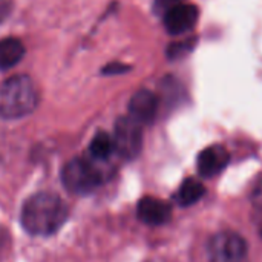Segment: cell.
Masks as SVG:
<instances>
[{
    "instance_id": "12",
    "label": "cell",
    "mask_w": 262,
    "mask_h": 262,
    "mask_svg": "<svg viewBox=\"0 0 262 262\" xmlns=\"http://www.w3.org/2000/svg\"><path fill=\"white\" fill-rule=\"evenodd\" d=\"M204 193H206L204 186L198 180L189 178L181 184V187L177 193V200L181 206H192V204L198 203L204 196Z\"/></svg>"
},
{
    "instance_id": "6",
    "label": "cell",
    "mask_w": 262,
    "mask_h": 262,
    "mask_svg": "<svg viewBox=\"0 0 262 262\" xmlns=\"http://www.w3.org/2000/svg\"><path fill=\"white\" fill-rule=\"evenodd\" d=\"M198 8L189 3H180L164 14V26L173 35H181L193 29L198 21Z\"/></svg>"
},
{
    "instance_id": "9",
    "label": "cell",
    "mask_w": 262,
    "mask_h": 262,
    "mask_svg": "<svg viewBox=\"0 0 262 262\" xmlns=\"http://www.w3.org/2000/svg\"><path fill=\"white\" fill-rule=\"evenodd\" d=\"M137 215L141 223L147 226H163L172 218V207L166 201L154 196H144L140 200Z\"/></svg>"
},
{
    "instance_id": "4",
    "label": "cell",
    "mask_w": 262,
    "mask_h": 262,
    "mask_svg": "<svg viewBox=\"0 0 262 262\" xmlns=\"http://www.w3.org/2000/svg\"><path fill=\"white\" fill-rule=\"evenodd\" d=\"M247 253L246 239L235 232H220L207 246L209 262H246Z\"/></svg>"
},
{
    "instance_id": "14",
    "label": "cell",
    "mask_w": 262,
    "mask_h": 262,
    "mask_svg": "<svg viewBox=\"0 0 262 262\" xmlns=\"http://www.w3.org/2000/svg\"><path fill=\"white\" fill-rule=\"evenodd\" d=\"M250 201L258 212H262V175L253 183L250 192Z\"/></svg>"
},
{
    "instance_id": "15",
    "label": "cell",
    "mask_w": 262,
    "mask_h": 262,
    "mask_svg": "<svg viewBox=\"0 0 262 262\" xmlns=\"http://www.w3.org/2000/svg\"><path fill=\"white\" fill-rule=\"evenodd\" d=\"M181 0H155V11L158 14H166L169 9H172L173 6L180 5Z\"/></svg>"
},
{
    "instance_id": "19",
    "label": "cell",
    "mask_w": 262,
    "mask_h": 262,
    "mask_svg": "<svg viewBox=\"0 0 262 262\" xmlns=\"http://www.w3.org/2000/svg\"><path fill=\"white\" fill-rule=\"evenodd\" d=\"M259 213L262 215V212H259ZM259 229H261V233H262V221H261V226H259Z\"/></svg>"
},
{
    "instance_id": "13",
    "label": "cell",
    "mask_w": 262,
    "mask_h": 262,
    "mask_svg": "<svg viewBox=\"0 0 262 262\" xmlns=\"http://www.w3.org/2000/svg\"><path fill=\"white\" fill-rule=\"evenodd\" d=\"M193 45H195V38H187L183 41L172 43L167 49V55L169 58H181L193 49Z\"/></svg>"
},
{
    "instance_id": "3",
    "label": "cell",
    "mask_w": 262,
    "mask_h": 262,
    "mask_svg": "<svg viewBox=\"0 0 262 262\" xmlns=\"http://www.w3.org/2000/svg\"><path fill=\"white\" fill-rule=\"evenodd\" d=\"M61 181L69 192L84 195L95 190L101 184L103 173L89 160L74 158L63 167Z\"/></svg>"
},
{
    "instance_id": "7",
    "label": "cell",
    "mask_w": 262,
    "mask_h": 262,
    "mask_svg": "<svg viewBox=\"0 0 262 262\" xmlns=\"http://www.w3.org/2000/svg\"><path fill=\"white\" fill-rule=\"evenodd\" d=\"M158 106H160L158 97L147 89H141V91L135 92L134 97L130 98V103H129L130 115L129 117L134 118L141 126L150 124L158 114Z\"/></svg>"
},
{
    "instance_id": "2",
    "label": "cell",
    "mask_w": 262,
    "mask_h": 262,
    "mask_svg": "<svg viewBox=\"0 0 262 262\" xmlns=\"http://www.w3.org/2000/svg\"><path fill=\"white\" fill-rule=\"evenodd\" d=\"M38 91L28 75H14L0 83V117L21 118L35 111Z\"/></svg>"
},
{
    "instance_id": "11",
    "label": "cell",
    "mask_w": 262,
    "mask_h": 262,
    "mask_svg": "<svg viewBox=\"0 0 262 262\" xmlns=\"http://www.w3.org/2000/svg\"><path fill=\"white\" fill-rule=\"evenodd\" d=\"M115 152V147H114V140L109 134L106 132H98L91 144H89V154L92 155L94 160L97 161H106L109 160V157Z\"/></svg>"
},
{
    "instance_id": "1",
    "label": "cell",
    "mask_w": 262,
    "mask_h": 262,
    "mask_svg": "<svg viewBox=\"0 0 262 262\" xmlns=\"http://www.w3.org/2000/svg\"><path fill=\"white\" fill-rule=\"evenodd\" d=\"M68 220V206L55 193L41 192L26 200L21 209L23 229L35 236L55 233Z\"/></svg>"
},
{
    "instance_id": "8",
    "label": "cell",
    "mask_w": 262,
    "mask_h": 262,
    "mask_svg": "<svg viewBox=\"0 0 262 262\" xmlns=\"http://www.w3.org/2000/svg\"><path fill=\"white\" fill-rule=\"evenodd\" d=\"M229 160H230V155L226 147H223L221 144L209 146L203 149L198 155V160H196L198 173L207 178L215 177L227 167Z\"/></svg>"
},
{
    "instance_id": "5",
    "label": "cell",
    "mask_w": 262,
    "mask_h": 262,
    "mask_svg": "<svg viewBox=\"0 0 262 262\" xmlns=\"http://www.w3.org/2000/svg\"><path fill=\"white\" fill-rule=\"evenodd\" d=\"M114 147L126 160H134L143 149V129L130 117H121L115 123L114 130Z\"/></svg>"
},
{
    "instance_id": "16",
    "label": "cell",
    "mask_w": 262,
    "mask_h": 262,
    "mask_svg": "<svg viewBox=\"0 0 262 262\" xmlns=\"http://www.w3.org/2000/svg\"><path fill=\"white\" fill-rule=\"evenodd\" d=\"M129 68L127 66H124V64H121V63H111V64H107L104 69H103V74H106V75H112V74H123L124 71H127Z\"/></svg>"
},
{
    "instance_id": "18",
    "label": "cell",
    "mask_w": 262,
    "mask_h": 262,
    "mask_svg": "<svg viewBox=\"0 0 262 262\" xmlns=\"http://www.w3.org/2000/svg\"><path fill=\"white\" fill-rule=\"evenodd\" d=\"M8 249H9V236H8V233L0 227V256H2L3 252H8Z\"/></svg>"
},
{
    "instance_id": "10",
    "label": "cell",
    "mask_w": 262,
    "mask_h": 262,
    "mask_svg": "<svg viewBox=\"0 0 262 262\" xmlns=\"http://www.w3.org/2000/svg\"><path fill=\"white\" fill-rule=\"evenodd\" d=\"M25 55V46L18 38L6 37L0 40V69H11L20 63Z\"/></svg>"
},
{
    "instance_id": "17",
    "label": "cell",
    "mask_w": 262,
    "mask_h": 262,
    "mask_svg": "<svg viewBox=\"0 0 262 262\" xmlns=\"http://www.w3.org/2000/svg\"><path fill=\"white\" fill-rule=\"evenodd\" d=\"M12 11V0H0V23L8 18Z\"/></svg>"
}]
</instances>
